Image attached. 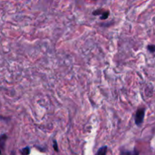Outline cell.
Instances as JSON below:
<instances>
[{
  "label": "cell",
  "mask_w": 155,
  "mask_h": 155,
  "mask_svg": "<svg viewBox=\"0 0 155 155\" xmlns=\"http://www.w3.org/2000/svg\"><path fill=\"white\" fill-rule=\"evenodd\" d=\"M145 114V107H141L136 110V115H135V123L138 127H140L143 124L144 118Z\"/></svg>",
  "instance_id": "6da1fadb"
},
{
  "label": "cell",
  "mask_w": 155,
  "mask_h": 155,
  "mask_svg": "<svg viewBox=\"0 0 155 155\" xmlns=\"http://www.w3.org/2000/svg\"><path fill=\"white\" fill-rule=\"evenodd\" d=\"M101 9H98V10H95L92 12V15H100V19L101 20H105L108 18L109 15H110V12L109 11H105V12H101Z\"/></svg>",
  "instance_id": "7a4b0ae2"
},
{
  "label": "cell",
  "mask_w": 155,
  "mask_h": 155,
  "mask_svg": "<svg viewBox=\"0 0 155 155\" xmlns=\"http://www.w3.org/2000/svg\"><path fill=\"white\" fill-rule=\"evenodd\" d=\"M120 155H139V151L136 148L133 150H121Z\"/></svg>",
  "instance_id": "3957f363"
},
{
  "label": "cell",
  "mask_w": 155,
  "mask_h": 155,
  "mask_svg": "<svg viewBox=\"0 0 155 155\" xmlns=\"http://www.w3.org/2000/svg\"><path fill=\"white\" fill-rule=\"evenodd\" d=\"M107 147L103 146L98 149L96 155H106L107 154Z\"/></svg>",
  "instance_id": "277c9868"
},
{
  "label": "cell",
  "mask_w": 155,
  "mask_h": 155,
  "mask_svg": "<svg viewBox=\"0 0 155 155\" xmlns=\"http://www.w3.org/2000/svg\"><path fill=\"white\" fill-rule=\"evenodd\" d=\"M6 139H7V136H6L5 134H2L0 136V146H1L2 148H4Z\"/></svg>",
  "instance_id": "5b68a950"
},
{
  "label": "cell",
  "mask_w": 155,
  "mask_h": 155,
  "mask_svg": "<svg viewBox=\"0 0 155 155\" xmlns=\"http://www.w3.org/2000/svg\"><path fill=\"white\" fill-rule=\"evenodd\" d=\"M30 153V148H29L28 146L25 147L24 148H23L22 150H21V154L23 155H29Z\"/></svg>",
  "instance_id": "8992f818"
},
{
  "label": "cell",
  "mask_w": 155,
  "mask_h": 155,
  "mask_svg": "<svg viewBox=\"0 0 155 155\" xmlns=\"http://www.w3.org/2000/svg\"><path fill=\"white\" fill-rule=\"evenodd\" d=\"M147 49H148L150 52L154 53L155 51V45H153V44H151V45H148V46H147Z\"/></svg>",
  "instance_id": "52a82bcc"
},
{
  "label": "cell",
  "mask_w": 155,
  "mask_h": 155,
  "mask_svg": "<svg viewBox=\"0 0 155 155\" xmlns=\"http://www.w3.org/2000/svg\"><path fill=\"white\" fill-rule=\"evenodd\" d=\"M53 148H54V151H58V143L56 140H53Z\"/></svg>",
  "instance_id": "ba28073f"
},
{
  "label": "cell",
  "mask_w": 155,
  "mask_h": 155,
  "mask_svg": "<svg viewBox=\"0 0 155 155\" xmlns=\"http://www.w3.org/2000/svg\"><path fill=\"white\" fill-rule=\"evenodd\" d=\"M1 154H2V151H1V149H0V155H1Z\"/></svg>",
  "instance_id": "9c48e42d"
}]
</instances>
